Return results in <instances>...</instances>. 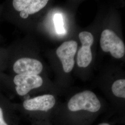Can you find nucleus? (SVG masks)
<instances>
[{
    "instance_id": "nucleus-4",
    "label": "nucleus",
    "mask_w": 125,
    "mask_h": 125,
    "mask_svg": "<svg viewBox=\"0 0 125 125\" xmlns=\"http://www.w3.org/2000/svg\"><path fill=\"white\" fill-rule=\"evenodd\" d=\"M79 38L82 45L78 52L77 63L79 67L85 68L92 60L90 48L94 43V37L90 32L84 31L79 34Z\"/></svg>"
},
{
    "instance_id": "nucleus-10",
    "label": "nucleus",
    "mask_w": 125,
    "mask_h": 125,
    "mask_svg": "<svg viewBox=\"0 0 125 125\" xmlns=\"http://www.w3.org/2000/svg\"><path fill=\"white\" fill-rule=\"evenodd\" d=\"M54 25L57 32L58 34H63L65 32V30L63 26V21L62 15L61 14H56L53 18Z\"/></svg>"
},
{
    "instance_id": "nucleus-9",
    "label": "nucleus",
    "mask_w": 125,
    "mask_h": 125,
    "mask_svg": "<svg viewBox=\"0 0 125 125\" xmlns=\"http://www.w3.org/2000/svg\"><path fill=\"white\" fill-rule=\"evenodd\" d=\"M112 91L117 97L125 98V79H120L115 82L112 85Z\"/></svg>"
},
{
    "instance_id": "nucleus-7",
    "label": "nucleus",
    "mask_w": 125,
    "mask_h": 125,
    "mask_svg": "<svg viewBox=\"0 0 125 125\" xmlns=\"http://www.w3.org/2000/svg\"><path fill=\"white\" fill-rule=\"evenodd\" d=\"M56 100L52 94H44L27 100L23 103V107L28 111L47 112L53 107Z\"/></svg>"
},
{
    "instance_id": "nucleus-11",
    "label": "nucleus",
    "mask_w": 125,
    "mask_h": 125,
    "mask_svg": "<svg viewBox=\"0 0 125 125\" xmlns=\"http://www.w3.org/2000/svg\"><path fill=\"white\" fill-rule=\"evenodd\" d=\"M0 125H8L4 120L3 110L0 107Z\"/></svg>"
},
{
    "instance_id": "nucleus-12",
    "label": "nucleus",
    "mask_w": 125,
    "mask_h": 125,
    "mask_svg": "<svg viewBox=\"0 0 125 125\" xmlns=\"http://www.w3.org/2000/svg\"><path fill=\"white\" fill-rule=\"evenodd\" d=\"M29 14L26 13V12H24V11H21L20 13V16L21 18H23V19H26L28 17Z\"/></svg>"
},
{
    "instance_id": "nucleus-1",
    "label": "nucleus",
    "mask_w": 125,
    "mask_h": 125,
    "mask_svg": "<svg viewBox=\"0 0 125 125\" xmlns=\"http://www.w3.org/2000/svg\"><path fill=\"white\" fill-rule=\"evenodd\" d=\"M101 107V103L96 95L89 90L75 94L68 103L69 109L72 112L84 110L94 113L99 111Z\"/></svg>"
},
{
    "instance_id": "nucleus-6",
    "label": "nucleus",
    "mask_w": 125,
    "mask_h": 125,
    "mask_svg": "<svg viewBox=\"0 0 125 125\" xmlns=\"http://www.w3.org/2000/svg\"><path fill=\"white\" fill-rule=\"evenodd\" d=\"M14 72L18 75H38L43 70V65L39 60L24 58L18 59L13 65Z\"/></svg>"
},
{
    "instance_id": "nucleus-8",
    "label": "nucleus",
    "mask_w": 125,
    "mask_h": 125,
    "mask_svg": "<svg viewBox=\"0 0 125 125\" xmlns=\"http://www.w3.org/2000/svg\"><path fill=\"white\" fill-rule=\"evenodd\" d=\"M48 2L47 0H14L13 5L16 10L32 14L44 8Z\"/></svg>"
},
{
    "instance_id": "nucleus-13",
    "label": "nucleus",
    "mask_w": 125,
    "mask_h": 125,
    "mask_svg": "<svg viewBox=\"0 0 125 125\" xmlns=\"http://www.w3.org/2000/svg\"><path fill=\"white\" fill-rule=\"evenodd\" d=\"M99 125H110L107 123H102V124H100Z\"/></svg>"
},
{
    "instance_id": "nucleus-5",
    "label": "nucleus",
    "mask_w": 125,
    "mask_h": 125,
    "mask_svg": "<svg viewBox=\"0 0 125 125\" xmlns=\"http://www.w3.org/2000/svg\"><path fill=\"white\" fill-rule=\"evenodd\" d=\"M13 82L16 85L15 89L17 94L23 96L27 94L31 89L42 86L43 81L39 75H17L15 76Z\"/></svg>"
},
{
    "instance_id": "nucleus-2",
    "label": "nucleus",
    "mask_w": 125,
    "mask_h": 125,
    "mask_svg": "<svg viewBox=\"0 0 125 125\" xmlns=\"http://www.w3.org/2000/svg\"><path fill=\"white\" fill-rule=\"evenodd\" d=\"M100 45L104 52H110L115 58H121L125 55V45L123 41L111 30L106 29L103 31Z\"/></svg>"
},
{
    "instance_id": "nucleus-3",
    "label": "nucleus",
    "mask_w": 125,
    "mask_h": 125,
    "mask_svg": "<svg viewBox=\"0 0 125 125\" xmlns=\"http://www.w3.org/2000/svg\"><path fill=\"white\" fill-rule=\"evenodd\" d=\"M77 49V42L71 40L63 43L56 51V53L62 63L63 71L71 72L75 64L74 56Z\"/></svg>"
}]
</instances>
